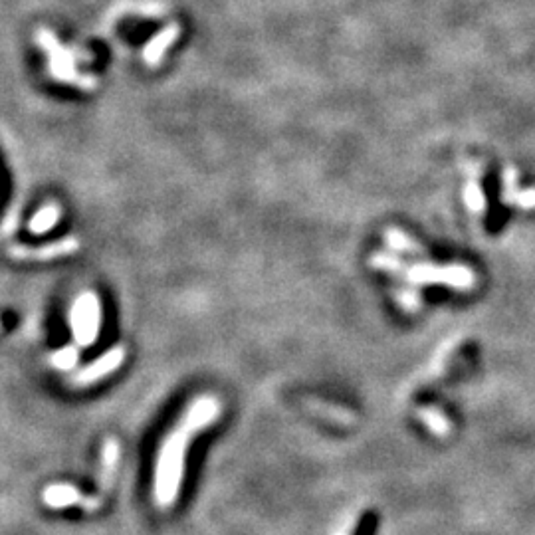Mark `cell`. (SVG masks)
I'll return each instance as SVG.
<instances>
[{"mask_svg": "<svg viewBox=\"0 0 535 535\" xmlns=\"http://www.w3.org/2000/svg\"><path fill=\"white\" fill-rule=\"evenodd\" d=\"M220 417V403L211 395H201L195 399L179 425L173 428L157 454L155 460V476H153V496L159 508H171L181 494L185 480V464L187 452L197 434L211 427Z\"/></svg>", "mask_w": 535, "mask_h": 535, "instance_id": "6da1fadb", "label": "cell"}, {"mask_svg": "<svg viewBox=\"0 0 535 535\" xmlns=\"http://www.w3.org/2000/svg\"><path fill=\"white\" fill-rule=\"evenodd\" d=\"M102 302L94 292H82L70 310V327L74 333V341L80 347H90L98 341L102 329Z\"/></svg>", "mask_w": 535, "mask_h": 535, "instance_id": "7a4b0ae2", "label": "cell"}, {"mask_svg": "<svg viewBox=\"0 0 535 535\" xmlns=\"http://www.w3.org/2000/svg\"><path fill=\"white\" fill-rule=\"evenodd\" d=\"M125 361V347L123 345H115L111 349H107L104 355H100L98 359L90 361L84 369H80L74 375V385L76 387H90L96 385L98 381L106 379L107 375L115 373Z\"/></svg>", "mask_w": 535, "mask_h": 535, "instance_id": "3957f363", "label": "cell"}, {"mask_svg": "<svg viewBox=\"0 0 535 535\" xmlns=\"http://www.w3.org/2000/svg\"><path fill=\"white\" fill-rule=\"evenodd\" d=\"M80 248V242L74 236H68L64 240L44 244V246H10L8 256L14 260H24V262H46V260H56L64 256H72Z\"/></svg>", "mask_w": 535, "mask_h": 535, "instance_id": "277c9868", "label": "cell"}, {"mask_svg": "<svg viewBox=\"0 0 535 535\" xmlns=\"http://www.w3.org/2000/svg\"><path fill=\"white\" fill-rule=\"evenodd\" d=\"M42 502L52 510H64V508L80 506L82 502H86V498L80 494V490L76 486L56 482V484H50L44 488Z\"/></svg>", "mask_w": 535, "mask_h": 535, "instance_id": "5b68a950", "label": "cell"}, {"mask_svg": "<svg viewBox=\"0 0 535 535\" xmlns=\"http://www.w3.org/2000/svg\"><path fill=\"white\" fill-rule=\"evenodd\" d=\"M462 272L456 268H440V266H427L419 264L409 268L407 278L415 284H434V282H450V284H462Z\"/></svg>", "mask_w": 535, "mask_h": 535, "instance_id": "8992f818", "label": "cell"}, {"mask_svg": "<svg viewBox=\"0 0 535 535\" xmlns=\"http://www.w3.org/2000/svg\"><path fill=\"white\" fill-rule=\"evenodd\" d=\"M119 460V444L115 440H107L102 452V486L107 488L113 480V472Z\"/></svg>", "mask_w": 535, "mask_h": 535, "instance_id": "52a82bcc", "label": "cell"}, {"mask_svg": "<svg viewBox=\"0 0 535 535\" xmlns=\"http://www.w3.org/2000/svg\"><path fill=\"white\" fill-rule=\"evenodd\" d=\"M58 218H60V211L56 207H44L42 211H38L36 216L30 220L28 228L34 234H46L48 230H52L56 226Z\"/></svg>", "mask_w": 535, "mask_h": 535, "instance_id": "ba28073f", "label": "cell"}, {"mask_svg": "<svg viewBox=\"0 0 535 535\" xmlns=\"http://www.w3.org/2000/svg\"><path fill=\"white\" fill-rule=\"evenodd\" d=\"M78 359H80V351L76 345H68V347H62L58 349L56 353H52V365L56 369H74L78 365Z\"/></svg>", "mask_w": 535, "mask_h": 535, "instance_id": "9c48e42d", "label": "cell"}, {"mask_svg": "<svg viewBox=\"0 0 535 535\" xmlns=\"http://www.w3.org/2000/svg\"><path fill=\"white\" fill-rule=\"evenodd\" d=\"M353 526H355L353 522H347V524H345V526H343V528H341L335 535H351L353 534Z\"/></svg>", "mask_w": 535, "mask_h": 535, "instance_id": "30bf717a", "label": "cell"}]
</instances>
